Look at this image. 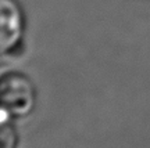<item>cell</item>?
Masks as SVG:
<instances>
[{"mask_svg":"<svg viewBox=\"0 0 150 148\" xmlns=\"http://www.w3.org/2000/svg\"><path fill=\"white\" fill-rule=\"evenodd\" d=\"M36 104L32 80L20 72L0 75V111L10 116H25Z\"/></svg>","mask_w":150,"mask_h":148,"instance_id":"1","label":"cell"},{"mask_svg":"<svg viewBox=\"0 0 150 148\" xmlns=\"http://www.w3.org/2000/svg\"><path fill=\"white\" fill-rule=\"evenodd\" d=\"M24 33V15L16 0H0V57L10 53Z\"/></svg>","mask_w":150,"mask_h":148,"instance_id":"2","label":"cell"},{"mask_svg":"<svg viewBox=\"0 0 150 148\" xmlns=\"http://www.w3.org/2000/svg\"><path fill=\"white\" fill-rule=\"evenodd\" d=\"M18 134L14 126L7 121L0 119V148H17Z\"/></svg>","mask_w":150,"mask_h":148,"instance_id":"3","label":"cell"}]
</instances>
